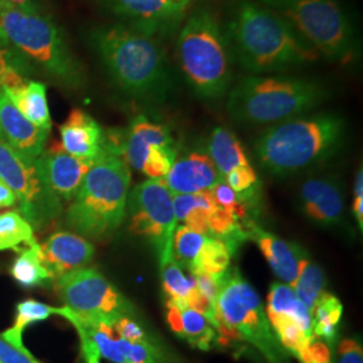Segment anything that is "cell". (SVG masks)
<instances>
[{
	"label": "cell",
	"instance_id": "cell-1",
	"mask_svg": "<svg viewBox=\"0 0 363 363\" xmlns=\"http://www.w3.org/2000/svg\"><path fill=\"white\" fill-rule=\"evenodd\" d=\"M220 16L235 66L249 74L294 73L322 60L295 27L257 0H226Z\"/></svg>",
	"mask_w": 363,
	"mask_h": 363
},
{
	"label": "cell",
	"instance_id": "cell-2",
	"mask_svg": "<svg viewBox=\"0 0 363 363\" xmlns=\"http://www.w3.org/2000/svg\"><path fill=\"white\" fill-rule=\"evenodd\" d=\"M86 40L112 84L132 100L164 104L175 91V72L162 42L116 22L91 27Z\"/></svg>",
	"mask_w": 363,
	"mask_h": 363
},
{
	"label": "cell",
	"instance_id": "cell-3",
	"mask_svg": "<svg viewBox=\"0 0 363 363\" xmlns=\"http://www.w3.org/2000/svg\"><path fill=\"white\" fill-rule=\"evenodd\" d=\"M347 132V120L337 112H311L268 125L255 140V155L269 174L292 175L337 155Z\"/></svg>",
	"mask_w": 363,
	"mask_h": 363
},
{
	"label": "cell",
	"instance_id": "cell-4",
	"mask_svg": "<svg viewBox=\"0 0 363 363\" xmlns=\"http://www.w3.org/2000/svg\"><path fill=\"white\" fill-rule=\"evenodd\" d=\"M333 91L320 78L247 74L228 93L226 111L241 125H273L311 113L330 100Z\"/></svg>",
	"mask_w": 363,
	"mask_h": 363
},
{
	"label": "cell",
	"instance_id": "cell-5",
	"mask_svg": "<svg viewBox=\"0 0 363 363\" xmlns=\"http://www.w3.org/2000/svg\"><path fill=\"white\" fill-rule=\"evenodd\" d=\"M175 37L178 67L195 96L205 101L226 97L233 86L235 62L220 13L208 4L195 7Z\"/></svg>",
	"mask_w": 363,
	"mask_h": 363
},
{
	"label": "cell",
	"instance_id": "cell-6",
	"mask_svg": "<svg viewBox=\"0 0 363 363\" xmlns=\"http://www.w3.org/2000/svg\"><path fill=\"white\" fill-rule=\"evenodd\" d=\"M130 179V167L125 160L104 151L91 164L66 210V226L94 241L113 237L127 216Z\"/></svg>",
	"mask_w": 363,
	"mask_h": 363
},
{
	"label": "cell",
	"instance_id": "cell-7",
	"mask_svg": "<svg viewBox=\"0 0 363 363\" xmlns=\"http://www.w3.org/2000/svg\"><path fill=\"white\" fill-rule=\"evenodd\" d=\"M283 16L334 64L357 66L363 54L362 30L347 0H257Z\"/></svg>",
	"mask_w": 363,
	"mask_h": 363
},
{
	"label": "cell",
	"instance_id": "cell-8",
	"mask_svg": "<svg viewBox=\"0 0 363 363\" xmlns=\"http://www.w3.org/2000/svg\"><path fill=\"white\" fill-rule=\"evenodd\" d=\"M0 26L9 42L50 77L72 91L86 85V72L65 33L46 13L27 11L0 0Z\"/></svg>",
	"mask_w": 363,
	"mask_h": 363
},
{
	"label": "cell",
	"instance_id": "cell-9",
	"mask_svg": "<svg viewBox=\"0 0 363 363\" xmlns=\"http://www.w3.org/2000/svg\"><path fill=\"white\" fill-rule=\"evenodd\" d=\"M216 313V331L226 325L255 346L267 362L286 363V351L273 333L257 291L237 269L229 271L222 281Z\"/></svg>",
	"mask_w": 363,
	"mask_h": 363
},
{
	"label": "cell",
	"instance_id": "cell-10",
	"mask_svg": "<svg viewBox=\"0 0 363 363\" xmlns=\"http://www.w3.org/2000/svg\"><path fill=\"white\" fill-rule=\"evenodd\" d=\"M0 179L11 189L23 218L40 229L64 213V203L49 189L35 159L19 152L0 132Z\"/></svg>",
	"mask_w": 363,
	"mask_h": 363
},
{
	"label": "cell",
	"instance_id": "cell-11",
	"mask_svg": "<svg viewBox=\"0 0 363 363\" xmlns=\"http://www.w3.org/2000/svg\"><path fill=\"white\" fill-rule=\"evenodd\" d=\"M127 213L130 232L145 238L155 249L163 268L172 259V240L177 220L172 195L162 179H147L135 186L128 194Z\"/></svg>",
	"mask_w": 363,
	"mask_h": 363
},
{
	"label": "cell",
	"instance_id": "cell-12",
	"mask_svg": "<svg viewBox=\"0 0 363 363\" xmlns=\"http://www.w3.org/2000/svg\"><path fill=\"white\" fill-rule=\"evenodd\" d=\"M65 307L85 319H112L118 315L140 316L125 298L96 268H82L54 280Z\"/></svg>",
	"mask_w": 363,
	"mask_h": 363
},
{
	"label": "cell",
	"instance_id": "cell-13",
	"mask_svg": "<svg viewBox=\"0 0 363 363\" xmlns=\"http://www.w3.org/2000/svg\"><path fill=\"white\" fill-rule=\"evenodd\" d=\"M60 316L69 320L77 333L91 339L100 357L112 363H179L164 340L130 342L118 337L101 319H85L67 307H60Z\"/></svg>",
	"mask_w": 363,
	"mask_h": 363
},
{
	"label": "cell",
	"instance_id": "cell-14",
	"mask_svg": "<svg viewBox=\"0 0 363 363\" xmlns=\"http://www.w3.org/2000/svg\"><path fill=\"white\" fill-rule=\"evenodd\" d=\"M116 23L159 42L177 35L189 4H172L166 0H94Z\"/></svg>",
	"mask_w": 363,
	"mask_h": 363
},
{
	"label": "cell",
	"instance_id": "cell-15",
	"mask_svg": "<svg viewBox=\"0 0 363 363\" xmlns=\"http://www.w3.org/2000/svg\"><path fill=\"white\" fill-rule=\"evenodd\" d=\"M39 171L49 189L62 203L72 202L94 162L66 154L62 148L43 151L35 159Z\"/></svg>",
	"mask_w": 363,
	"mask_h": 363
},
{
	"label": "cell",
	"instance_id": "cell-16",
	"mask_svg": "<svg viewBox=\"0 0 363 363\" xmlns=\"http://www.w3.org/2000/svg\"><path fill=\"white\" fill-rule=\"evenodd\" d=\"M220 179L208 151L199 148L178 156L169 174L163 178L171 195L208 191Z\"/></svg>",
	"mask_w": 363,
	"mask_h": 363
},
{
	"label": "cell",
	"instance_id": "cell-17",
	"mask_svg": "<svg viewBox=\"0 0 363 363\" xmlns=\"http://www.w3.org/2000/svg\"><path fill=\"white\" fill-rule=\"evenodd\" d=\"M304 216L323 228H335L345 214V196L335 178H311L300 187Z\"/></svg>",
	"mask_w": 363,
	"mask_h": 363
},
{
	"label": "cell",
	"instance_id": "cell-18",
	"mask_svg": "<svg viewBox=\"0 0 363 363\" xmlns=\"http://www.w3.org/2000/svg\"><path fill=\"white\" fill-rule=\"evenodd\" d=\"M40 253L54 281L66 273L86 268L94 257V247L89 240L73 232H57L40 245Z\"/></svg>",
	"mask_w": 363,
	"mask_h": 363
},
{
	"label": "cell",
	"instance_id": "cell-19",
	"mask_svg": "<svg viewBox=\"0 0 363 363\" xmlns=\"http://www.w3.org/2000/svg\"><path fill=\"white\" fill-rule=\"evenodd\" d=\"M177 143L167 125L140 115L130 121L128 128L123 130L120 157L132 169L142 171L144 160L151 150Z\"/></svg>",
	"mask_w": 363,
	"mask_h": 363
},
{
	"label": "cell",
	"instance_id": "cell-20",
	"mask_svg": "<svg viewBox=\"0 0 363 363\" xmlns=\"http://www.w3.org/2000/svg\"><path fill=\"white\" fill-rule=\"evenodd\" d=\"M61 148L66 154L94 162L104 154V130L85 111L74 108L60 127Z\"/></svg>",
	"mask_w": 363,
	"mask_h": 363
},
{
	"label": "cell",
	"instance_id": "cell-21",
	"mask_svg": "<svg viewBox=\"0 0 363 363\" xmlns=\"http://www.w3.org/2000/svg\"><path fill=\"white\" fill-rule=\"evenodd\" d=\"M0 132L15 150L37 159L43 151L50 132L40 130L23 116L0 89Z\"/></svg>",
	"mask_w": 363,
	"mask_h": 363
},
{
	"label": "cell",
	"instance_id": "cell-22",
	"mask_svg": "<svg viewBox=\"0 0 363 363\" xmlns=\"http://www.w3.org/2000/svg\"><path fill=\"white\" fill-rule=\"evenodd\" d=\"M244 226L247 229V240L259 245L273 273L283 283L291 286L298 276V244L286 242L283 238L262 229L253 218H247Z\"/></svg>",
	"mask_w": 363,
	"mask_h": 363
},
{
	"label": "cell",
	"instance_id": "cell-23",
	"mask_svg": "<svg viewBox=\"0 0 363 363\" xmlns=\"http://www.w3.org/2000/svg\"><path fill=\"white\" fill-rule=\"evenodd\" d=\"M166 320L171 331L193 347L208 351L218 345V334L205 316L191 310L186 303L167 300Z\"/></svg>",
	"mask_w": 363,
	"mask_h": 363
},
{
	"label": "cell",
	"instance_id": "cell-24",
	"mask_svg": "<svg viewBox=\"0 0 363 363\" xmlns=\"http://www.w3.org/2000/svg\"><path fill=\"white\" fill-rule=\"evenodd\" d=\"M3 91L16 109L34 125L48 132L52 130V117L45 84L25 78L19 84L6 88Z\"/></svg>",
	"mask_w": 363,
	"mask_h": 363
},
{
	"label": "cell",
	"instance_id": "cell-25",
	"mask_svg": "<svg viewBox=\"0 0 363 363\" xmlns=\"http://www.w3.org/2000/svg\"><path fill=\"white\" fill-rule=\"evenodd\" d=\"M206 151L222 179L233 169L250 164L240 139L225 127H216L211 130Z\"/></svg>",
	"mask_w": 363,
	"mask_h": 363
},
{
	"label": "cell",
	"instance_id": "cell-26",
	"mask_svg": "<svg viewBox=\"0 0 363 363\" xmlns=\"http://www.w3.org/2000/svg\"><path fill=\"white\" fill-rule=\"evenodd\" d=\"M268 320L286 318L303 328L307 334H312L311 313L298 300L294 288L286 283H273L267 298Z\"/></svg>",
	"mask_w": 363,
	"mask_h": 363
},
{
	"label": "cell",
	"instance_id": "cell-27",
	"mask_svg": "<svg viewBox=\"0 0 363 363\" xmlns=\"http://www.w3.org/2000/svg\"><path fill=\"white\" fill-rule=\"evenodd\" d=\"M60 307H52L34 298L19 301L16 306V315L13 327L0 334L7 343L18 350L27 351L23 343V333L28 325L43 322L52 315H58Z\"/></svg>",
	"mask_w": 363,
	"mask_h": 363
},
{
	"label": "cell",
	"instance_id": "cell-28",
	"mask_svg": "<svg viewBox=\"0 0 363 363\" xmlns=\"http://www.w3.org/2000/svg\"><path fill=\"white\" fill-rule=\"evenodd\" d=\"M291 286L310 313L313 311L316 300L325 292V276L323 269L308 257L301 247H298V276Z\"/></svg>",
	"mask_w": 363,
	"mask_h": 363
},
{
	"label": "cell",
	"instance_id": "cell-29",
	"mask_svg": "<svg viewBox=\"0 0 363 363\" xmlns=\"http://www.w3.org/2000/svg\"><path fill=\"white\" fill-rule=\"evenodd\" d=\"M342 315L343 304L335 295L325 291L316 300L311 313L312 334L318 339H323L330 349L337 345Z\"/></svg>",
	"mask_w": 363,
	"mask_h": 363
},
{
	"label": "cell",
	"instance_id": "cell-30",
	"mask_svg": "<svg viewBox=\"0 0 363 363\" xmlns=\"http://www.w3.org/2000/svg\"><path fill=\"white\" fill-rule=\"evenodd\" d=\"M10 274L19 286L25 288L46 286L52 281L50 273L42 261L40 245L22 249L18 257L13 259Z\"/></svg>",
	"mask_w": 363,
	"mask_h": 363
},
{
	"label": "cell",
	"instance_id": "cell-31",
	"mask_svg": "<svg viewBox=\"0 0 363 363\" xmlns=\"http://www.w3.org/2000/svg\"><path fill=\"white\" fill-rule=\"evenodd\" d=\"M34 229L19 211H6L0 214V252L16 250L22 247H38Z\"/></svg>",
	"mask_w": 363,
	"mask_h": 363
},
{
	"label": "cell",
	"instance_id": "cell-32",
	"mask_svg": "<svg viewBox=\"0 0 363 363\" xmlns=\"http://www.w3.org/2000/svg\"><path fill=\"white\" fill-rule=\"evenodd\" d=\"M230 259L232 255L226 245L220 240L208 235L191 272L199 271L223 280L230 271Z\"/></svg>",
	"mask_w": 363,
	"mask_h": 363
},
{
	"label": "cell",
	"instance_id": "cell-33",
	"mask_svg": "<svg viewBox=\"0 0 363 363\" xmlns=\"http://www.w3.org/2000/svg\"><path fill=\"white\" fill-rule=\"evenodd\" d=\"M206 238L208 235L196 233L184 225L177 226L172 240V257L183 269L191 272Z\"/></svg>",
	"mask_w": 363,
	"mask_h": 363
},
{
	"label": "cell",
	"instance_id": "cell-34",
	"mask_svg": "<svg viewBox=\"0 0 363 363\" xmlns=\"http://www.w3.org/2000/svg\"><path fill=\"white\" fill-rule=\"evenodd\" d=\"M163 289L169 300L187 303V300L196 291L193 276H187L183 272L181 265L172 259L160 268Z\"/></svg>",
	"mask_w": 363,
	"mask_h": 363
},
{
	"label": "cell",
	"instance_id": "cell-35",
	"mask_svg": "<svg viewBox=\"0 0 363 363\" xmlns=\"http://www.w3.org/2000/svg\"><path fill=\"white\" fill-rule=\"evenodd\" d=\"M273 333L283 346L284 350L292 354L294 357L298 355V351L301 350L306 345H308L312 339L310 334H307L303 328H300L295 322L286 319V318H279L269 320Z\"/></svg>",
	"mask_w": 363,
	"mask_h": 363
},
{
	"label": "cell",
	"instance_id": "cell-36",
	"mask_svg": "<svg viewBox=\"0 0 363 363\" xmlns=\"http://www.w3.org/2000/svg\"><path fill=\"white\" fill-rule=\"evenodd\" d=\"M208 193L211 195V199L216 206L232 213L237 220L245 222L247 218H252V217H249V210L247 206L238 199L237 194L223 179L217 182L208 190Z\"/></svg>",
	"mask_w": 363,
	"mask_h": 363
},
{
	"label": "cell",
	"instance_id": "cell-37",
	"mask_svg": "<svg viewBox=\"0 0 363 363\" xmlns=\"http://www.w3.org/2000/svg\"><path fill=\"white\" fill-rule=\"evenodd\" d=\"M22 61L10 49L0 48V89L10 88L25 79Z\"/></svg>",
	"mask_w": 363,
	"mask_h": 363
},
{
	"label": "cell",
	"instance_id": "cell-38",
	"mask_svg": "<svg viewBox=\"0 0 363 363\" xmlns=\"http://www.w3.org/2000/svg\"><path fill=\"white\" fill-rule=\"evenodd\" d=\"M300 363H331L333 354L328 345L318 337H313L296 355Z\"/></svg>",
	"mask_w": 363,
	"mask_h": 363
},
{
	"label": "cell",
	"instance_id": "cell-39",
	"mask_svg": "<svg viewBox=\"0 0 363 363\" xmlns=\"http://www.w3.org/2000/svg\"><path fill=\"white\" fill-rule=\"evenodd\" d=\"M337 363H363V349L357 337H346L337 343Z\"/></svg>",
	"mask_w": 363,
	"mask_h": 363
},
{
	"label": "cell",
	"instance_id": "cell-40",
	"mask_svg": "<svg viewBox=\"0 0 363 363\" xmlns=\"http://www.w3.org/2000/svg\"><path fill=\"white\" fill-rule=\"evenodd\" d=\"M194 279L195 286L196 289L205 296L208 298L211 303L216 304L217 298L220 295V286H222V281L223 280H218L213 276H210L208 273L199 272V271H195V272L190 273ZM226 277V276H225Z\"/></svg>",
	"mask_w": 363,
	"mask_h": 363
},
{
	"label": "cell",
	"instance_id": "cell-41",
	"mask_svg": "<svg viewBox=\"0 0 363 363\" xmlns=\"http://www.w3.org/2000/svg\"><path fill=\"white\" fill-rule=\"evenodd\" d=\"M0 363H42L30 352L15 349L0 337Z\"/></svg>",
	"mask_w": 363,
	"mask_h": 363
},
{
	"label": "cell",
	"instance_id": "cell-42",
	"mask_svg": "<svg viewBox=\"0 0 363 363\" xmlns=\"http://www.w3.org/2000/svg\"><path fill=\"white\" fill-rule=\"evenodd\" d=\"M352 213L358 223L359 230H363V171L358 169L355 175L354 183V203H352Z\"/></svg>",
	"mask_w": 363,
	"mask_h": 363
},
{
	"label": "cell",
	"instance_id": "cell-43",
	"mask_svg": "<svg viewBox=\"0 0 363 363\" xmlns=\"http://www.w3.org/2000/svg\"><path fill=\"white\" fill-rule=\"evenodd\" d=\"M77 334L81 343V354H82V358L85 359V363H101L100 362L101 357L96 349L94 343L85 334L82 333H77Z\"/></svg>",
	"mask_w": 363,
	"mask_h": 363
},
{
	"label": "cell",
	"instance_id": "cell-44",
	"mask_svg": "<svg viewBox=\"0 0 363 363\" xmlns=\"http://www.w3.org/2000/svg\"><path fill=\"white\" fill-rule=\"evenodd\" d=\"M16 205V196L13 190L0 179V208H10Z\"/></svg>",
	"mask_w": 363,
	"mask_h": 363
},
{
	"label": "cell",
	"instance_id": "cell-45",
	"mask_svg": "<svg viewBox=\"0 0 363 363\" xmlns=\"http://www.w3.org/2000/svg\"><path fill=\"white\" fill-rule=\"evenodd\" d=\"M13 6L21 7L27 11H37V13H45L42 9L40 0H9Z\"/></svg>",
	"mask_w": 363,
	"mask_h": 363
},
{
	"label": "cell",
	"instance_id": "cell-46",
	"mask_svg": "<svg viewBox=\"0 0 363 363\" xmlns=\"http://www.w3.org/2000/svg\"><path fill=\"white\" fill-rule=\"evenodd\" d=\"M9 43V39L6 37V34H4V31H3V28L0 26V46L3 48V46H6Z\"/></svg>",
	"mask_w": 363,
	"mask_h": 363
},
{
	"label": "cell",
	"instance_id": "cell-47",
	"mask_svg": "<svg viewBox=\"0 0 363 363\" xmlns=\"http://www.w3.org/2000/svg\"><path fill=\"white\" fill-rule=\"evenodd\" d=\"M166 1L172 3V4H189L190 3V0H166Z\"/></svg>",
	"mask_w": 363,
	"mask_h": 363
}]
</instances>
